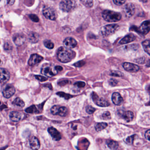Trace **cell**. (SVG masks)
<instances>
[{"label":"cell","mask_w":150,"mask_h":150,"mask_svg":"<svg viewBox=\"0 0 150 150\" xmlns=\"http://www.w3.org/2000/svg\"><path fill=\"white\" fill-rule=\"evenodd\" d=\"M76 53L71 49L61 47L57 53V59L61 63H68L75 58Z\"/></svg>","instance_id":"cell-1"},{"label":"cell","mask_w":150,"mask_h":150,"mask_svg":"<svg viewBox=\"0 0 150 150\" xmlns=\"http://www.w3.org/2000/svg\"><path fill=\"white\" fill-rule=\"evenodd\" d=\"M102 17L104 20L108 22H116L119 21L122 18L120 13L111 10H104L102 13Z\"/></svg>","instance_id":"cell-2"},{"label":"cell","mask_w":150,"mask_h":150,"mask_svg":"<svg viewBox=\"0 0 150 150\" xmlns=\"http://www.w3.org/2000/svg\"><path fill=\"white\" fill-rule=\"evenodd\" d=\"M118 28V25H108L103 26L100 29V34L103 36H109L114 34Z\"/></svg>","instance_id":"cell-3"},{"label":"cell","mask_w":150,"mask_h":150,"mask_svg":"<svg viewBox=\"0 0 150 150\" xmlns=\"http://www.w3.org/2000/svg\"><path fill=\"white\" fill-rule=\"evenodd\" d=\"M59 8L63 12H71L75 8V2L72 0H63L60 3Z\"/></svg>","instance_id":"cell-4"},{"label":"cell","mask_w":150,"mask_h":150,"mask_svg":"<svg viewBox=\"0 0 150 150\" xmlns=\"http://www.w3.org/2000/svg\"><path fill=\"white\" fill-rule=\"evenodd\" d=\"M51 112L53 115H58L62 117L66 116L68 114V109L64 106L54 105L51 109Z\"/></svg>","instance_id":"cell-5"},{"label":"cell","mask_w":150,"mask_h":150,"mask_svg":"<svg viewBox=\"0 0 150 150\" xmlns=\"http://www.w3.org/2000/svg\"><path fill=\"white\" fill-rule=\"evenodd\" d=\"M92 98L97 105L101 107H106L109 106L110 104L104 98H99L96 93L93 92L92 94Z\"/></svg>","instance_id":"cell-6"},{"label":"cell","mask_w":150,"mask_h":150,"mask_svg":"<svg viewBox=\"0 0 150 150\" xmlns=\"http://www.w3.org/2000/svg\"><path fill=\"white\" fill-rule=\"evenodd\" d=\"M43 16L47 19L55 20L57 19V14L56 11L50 7H44L43 10Z\"/></svg>","instance_id":"cell-7"},{"label":"cell","mask_w":150,"mask_h":150,"mask_svg":"<svg viewBox=\"0 0 150 150\" xmlns=\"http://www.w3.org/2000/svg\"><path fill=\"white\" fill-rule=\"evenodd\" d=\"M136 31L142 34L146 35L150 31V21H145L141 24L139 28H136Z\"/></svg>","instance_id":"cell-8"},{"label":"cell","mask_w":150,"mask_h":150,"mask_svg":"<svg viewBox=\"0 0 150 150\" xmlns=\"http://www.w3.org/2000/svg\"><path fill=\"white\" fill-rule=\"evenodd\" d=\"M41 73L48 77H52L55 76L58 73L55 69H53L50 66L42 67L41 69Z\"/></svg>","instance_id":"cell-9"},{"label":"cell","mask_w":150,"mask_h":150,"mask_svg":"<svg viewBox=\"0 0 150 150\" xmlns=\"http://www.w3.org/2000/svg\"><path fill=\"white\" fill-rule=\"evenodd\" d=\"M123 11L126 17L130 18L134 14L135 7L132 3H128L124 6Z\"/></svg>","instance_id":"cell-10"},{"label":"cell","mask_w":150,"mask_h":150,"mask_svg":"<svg viewBox=\"0 0 150 150\" xmlns=\"http://www.w3.org/2000/svg\"><path fill=\"white\" fill-rule=\"evenodd\" d=\"M43 59V57L42 56L36 54H33L30 56L29 59L28 64L30 66H33L41 63Z\"/></svg>","instance_id":"cell-11"},{"label":"cell","mask_w":150,"mask_h":150,"mask_svg":"<svg viewBox=\"0 0 150 150\" xmlns=\"http://www.w3.org/2000/svg\"><path fill=\"white\" fill-rule=\"evenodd\" d=\"M10 79V73L6 69L0 68V83H5Z\"/></svg>","instance_id":"cell-12"},{"label":"cell","mask_w":150,"mask_h":150,"mask_svg":"<svg viewBox=\"0 0 150 150\" xmlns=\"http://www.w3.org/2000/svg\"><path fill=\"white\" fill-rule=\"evenodd\" d=\"M63 44L65 47L69 49L75 48L77 45L76 41L72 37H67L63 41Z\"/></svg>","instance_id":"cell-13"},{"label":"cell","mask_w":150,"mask_h":150,"mask_svg":"<svg viewBox=\"0 0 150 150\" xmlns=\"http://www.w3.org/2000/svg\"><path fill=\"white\" fill-rule=\"evenodd\" d=\"M123 68L127 71L136 72L140 70V67L137 65L129 63H125L122 65Z\"/></svg>","instance_id":"cell-14"},{"label":"cell","mask_w":150,"mask_h":150,"mask_svg":"<svg viewBox=\"0 0 150 150\" xmlns=\"http://www.w3.org/2000/svg\"><path fill=\"white\" fill-rule=\"evenodd\" d=\"M48 132L52 138L55 141H58L62 138V136L60 133L56 129L51 127L48 129Z\"/></svg>","instance_id":"cell-15"},{"label":"cell","mask_w":150,"mask_h":150,"mask_svg":"<svg viewBox=\"0 0 150 150\" xmlns=\"http://www.w3.org/2000/svg\"><path fill=\"white\" fill-rule=\"evenodd\" d=\"M16 92V89L12 86H8L3 91V95L6 98L12 97Z\"/></svg>","instance_id":"cell-16"},{"label":"cell","mask_w":150,"mask_h":150,"mask_svg":"<svg viewBox=\"0 0 150 150\" xmlns=\"http://www.w3.org/2000/svg\"><path fill=\"white\" fill-rule=\"evenodd\" d=\"M111 100L113 103L116 105H120L123 102L122 97L117 92L114 93L112 94Z\"/></svg>","instance_id":"cell-17"},{"label":"cell","mask_w":150,"mask_h":150,"mask_svg":"<svg viewBox=\"0 0 150 150\" xmlns=\"http://www.w3.org/2000/svg\"><path fill=\"white\" fill-rule=\"evenodd\" d=\"M30 147L33 150H39L40 143L39 140L35 137H33L30 140Z\"/></svg>","instance_id":"cell-18"},{"label":"cell","mask_w":150,"mask_h":150,"mask_svg":"<svg viewBox=\"0 0 150 150\" xmlns=\"http://www.w3.org/2000/svg\"><path fill=\"white\" fill-rule=\"evenodd\" d=\"M13 41L17 45L20 46L24 44L25 41V38L22 35L17 34L14 36Z\"/></svg>","instance_id":"cell-19"},{"label":"cell","mask_w":150,"mask_h":150,"mask_svg":"<svg viewBox=\"0 0 150 150\" xmlns=\"http://www.w3.org/2000/svg\"><path fill=\"white\" fill-rule=\"evenodd\" d=\"M136 39V36L133 34H130L127 35L123 37L120 41L119 43L121 44H127L129 43L132 42Z\"/></svg>","instance_id":"cell-20"},{"label":"cell","mask_w":150,"mask_h":150,"mask_svg":"<svg viewBox=\"0 0 150 150\" xmlns=\"http://www.w3.org/2000/svg\"><path fill=\"white\" fill-rule=\"evenodd\" d=\"M9 118L12 121L17 122L21 120L22 116L21 113L18 111H12L10 113Z\"/></svg>","instance_id":"cell-21"},{"label":"cell","mask_w":150,"mask_h":150,"mask_svg":"<svg viewBox=\"0 0 150 150\" xmlns=\"http://www.w3.org/2000/svg\"><path fill=\"white\" fill-rule=\"evenodd\" d=\"M122 117L127 122H130L132 121L133 119L134 114L132 111H128L123 112L122 114Z\"/></svg>","instance_id":"cell-22"},{"label":"cell","mask_w":150,"mask_h":150,"mask_svg":"<svg viewBox=\"0 0 150 150\" xmlns=\"http://www.w3.org/2000/svg\"><path fill=\"white\" fill-rule=\"evenodd\" d=\"M28 38L30 42L32 43H36L39 41V36L36 33L31 32L29 34Z\"/></svg>","instance_id":"cell-23"},{"label":"cell","mask_w":150,"mask_h":150,"mask_svg":"<svg viewBox=\"0 0 150 150\" xmlns=\"http://www.w3.org/2000/svg\"><path fill=\"white\" fill-rule=\"evenodd\" d=\"M108 147L112 150H116L118 147V144L116 141L113 140H108L107 141Z\"/></svg>","instance_id":"cell-24"},{"label":"cell","mask_w":150,"mask_h":150,"mask_svg":"<svg viewBox=\"0 0 150 150\" xmlns=\"http://www.w3.org/2000/svg\"><path fill=\"white\" fill-rule=\"evenodd\" d=\"M142 46L145 52L150 55V40H147L142 43Z\"/></svg>","instance_id":"cell-25"},{"label":"cell","mask_w":150,"mask_h":150,"mask_svg":"<svg viewBox=\"0 0 150 150\" xmlns=\"http://www.w3.org/2000/svg\"><path fill=\"white\" fill-rule=\"evenodd\" d=\"M25 112L28 113H31V114H34V113H40V111L37 109V106L35 105H33L32 106H30L29 108H27L25 110Z\"/></svg>","instance_id":"cell-26"},{"label":"cell","mask_w":150,"mask_h":150,"mask_svg":"<svg viewBox=\"0 0 150 150\" xmlns=\"http://www.w3.org/2000/svg\"><path fill=\"white\" fill-rule=\"evenodd\" d=\"M108 124L105 122H99L96 123L95 125V128L96 131H100L107 127Z\"/></svg>","instance_id":"cell-27"},{"label":"cell","mask_w":150,"mask_h":150,"mask_svg":"<svg viewBox=\"0 0 150 150\" xmlns=\"http://www.w3.org/2000/svg\"><path fill=\"white\" fill-rule=\"evenodd\" d=\"M13 104L16 106L21 108H23L25 106L24 102L19 98H16L13 102Z\"/></svg>","instance_id":"cell-28"},{"label":"cell","mask_w":150,"mask_h":150,"mask_svg":"<svg viewBox=\"0 0 150 150\" xmlns=\"http://www.w3.org/2000/svg\"><path fill=\"white\" fill-rule=\"evenodd\" d=\"M43 44L46 47L49 49H52L54 47V43L50 40H45L43 42Z\"/></svg>","instance_id":"cell-29"},{"label":"cell","mask_w":150,"mask_h":150,"mask_svg":"<svg viewBox=\"0 0 150 150\" xmlns=\"http://www.w3.org/2000/svg\"><path fill=\"white\" fill-rule=\"evenodd\" d=\"M56 94L58 96H59L61 98H64L65 99L69 100L71 98L73 97V96L69 94L65 93L63 92H58L56 93Z\"/></svg>","instance_id":"cell-30"},{"label":"cell","mask_w":150,"mask_h":150,"mask_svg":"<svg viewBox=\"0 0 150 150\" xmlns=\"http://www.w3.org/2000/svg\"><path fill=\"white\" fill-rule=\"evenodd\" d=\"M110 75L111 76H115V77H122L123 76V73L119 71L113 70L111 72Z\"/></svg>","instance_id":"cell-31"},{"label":"cell","mask_w":150,"mask_h":150,"mask_svg":"<svg viewBox=\"0 0 150 150\" xmlns=\"http://www.w3.org/2000/svg\"><path fill=\"white\" fill-rule=\"evenodd\" d=\"M86 112L89 114H92L94 113L96 111V109L93 107L91 105H88L86 107Z\"/></svg>","instance_id":"cell-32"},{"label":"cell","mask_w":150,"mask_h":150,"mask_svg":"<svg viewBox=\"0 0 150 150\" xmlns=\"http://www.w3.org/2000/svg\"><path fill=\"white\" fill-rule=\"evenodd\" d=\"M102 118L103 119H105V120L110 119L111 118L110 113L108 111H105L102 114Z\"/></svg>","instance_id":"cell-33"},{"label":"cell","mask_w":150,"mask_h":150,"mask_svg":"<svg viewBox=\"0 0 150 150\" xmlns=\"http://www.w3.org/2000/svg\"><path fill=\"white\" fill-rule=\"evenodd\" d=\"M35 77L36 80H38L41 82H44L47 81L48 80L46 77H44V76H40V75H36L35 76Z\"/></svg>","instance_id":"cell-34"},{"label":"cell","mask_w":150,"mask_h":150,"mask_svg":"<svg viewBox=\"0 0 150 150\" xmlns=\"http://www.w3.org/2000/svg\"><path fill=\"white\" fill-rule=\"evenodd\" d=\"M74 85L79 88L84 87L86 86V83L84 82L79 81L75 83Z\"/></svg>","instance_id":"cell-35"},{"label":"cell","mask_w":150,"mask_h":150,"mask_svg":"<svg viewBox=\"0 0 150 150\" xmlns=\"http://www.w3.org/2000/svg\"><path fill=\"white\" fill-rule=\"evenodd\" d=\"M86 63L84 61H80L77 62V63H75L73 64L74 66L76 67H81L82 66H83Z\"/></svg>","instance_id":"cell-36"},{"label":"cell","mask_w":150,"mask_h":150,"mask_svg":"<svg viewBox=\"0 0 150 150\" xmlns=\"http://www.w3.org/2000/svg\"><path fill=\"white\" fill-rule=\"evenodd\" d=\"M118 81L117 80H115L114 79H110L109 81V85L112 87L116 86L117 84H118Z\"/></svg>","instance_id":"cell-37"},{"label":"cell","mask_w":150,"mask_h":150,"mask_svg":"<svg viewBox=\"0 0 150 150\" xmlns=\"http://www.w3.org/2000/svg\"><path fill=\"white\" fill-rule=\"evenodd\" d=\"M30 19L32 20V21H34V22H39V19L38 18V17L35 15V14H30Z\"/></svg>","instance_id":"cell-38"},{"label":"cell","mask_w":150,"mask_h":150,"mask_svg":"<svg viewBox=\"0 0 150 150\" xmlns=\"http://www.w3.org/2000/svg\"><path fill=\"white\" fill-rule=\"evenodd\" d=\"M135 136V135L128 137L126 139V141H127V143L130 144H133L134 139Z\"/></svg>","instance_id":"cell-39"},{"label":"cell","mask_w":150,"mask_h":150,"mask_svg":"<svg viewBox=\"0 0 150 150\" xmlns=\"http://www.w3.org/2000/svg\"><path fill=\"white\" fill-rule=\"evenodd\" d=\"M126 0H113V2L117 6H121L126 2Z\"/></svg>","instance_id":"cell-40"},{"label":"cell","mask_w":150,"mask_h":150,"mask_svg":"<svg viewBox=\"0 0 150 150\" xmlns=\"http://www.w3.org/2000/svg\"><path fill=\"white\" fill-rule=\"evenodd\" d=\"M145 61V58L144 57H142V58H139L137 59H136V61L135 62H137L138 63L142 64L144 63Z\"/></svg>","instance_id":"cell-41"},{"label":"cell","mask_w":150,"mask_h":150,"mask_svg":"<svg viewBox=\"0 0 150 150\" xmlns=\"http://www.w3.org/2000/svg\"><path fill=\"white\" fill-rule=\"evenodd\" d=\"M69 81L68 80H64V81H62L59 82L58 83V85L60 86H64L66 85V84L69 83Z\"/></svg>","instance_id":"cell-42"},{"label":"cell","mask_w":150,"mask_h":150,"mask_svg":"<svg viewBox=\"0 0 150 150\" xmlns=\"http://www.w3.org/2000/svg\"><path fill=\"white\" fill-rule=\"evenodd\" d=\"M12 47V45H11V44H10V43H5V45H4V48H5V50H10Z\"/></svg>","instance_id":"cell-43"},{"label":"cell","mask_w":150,"mask_h":150,"mask_svg":"<svg viewBox=\"0 0 150 150\" xmlns=\"http://www.w3.org/2000/svg\"><path fill=\"white\" fill-rule=\"evenodd\" d=\"M145 137L147 140L150 141V129L147 130L145 133Z\"/></svg>","instance_id":"cell-44"},{"label":"cell","mask_w":150,"mask_h":150,"mask_svg":"<svg viewBox=\"0 0 150 150\" xmlns=\"http://www.w3.org/2000/svg\"><path fill=\"white\" fill-rule=\"evenodd\" d=\"M54 69L57 72H61L63 70V68L61 66H56L54 67Z\"/></svg>","instance_id":"cell-45"},{"label":"cell","mask_w":150,"mask_h":150,"mask_svg":"<svg viewBox=\"0 0 150 150\" xmlns=\"http://www.w3.org/2000/svg\"><path fill=\"white\" fill-rule=\"evenodd\" d=\"M7 4L9 6H12L14 4L15 2V0H7Z\"/></svg>","instance_id":"cell-46"},{"label":"cell","mask_w":150,"mask_h":150,"mask_svg":"<svg viewBox=\"0 0 150 150\" xmlns=\"http://www.w3.org/2000/svg\"><path fill=\"white\" fill-rule=\"evenodd\" d=\"M146 66H147V67H150V60H149V61L147 62Z\"/></svg>","instance_id":"cell-47"},{"label":"cell","mask_w":150,"mask_h":150,"mask_svg":"<svg viewBox=\"0 0 150 150\" xmlns=\"http://www.w3.org/2000/svg\"><path fill=\"white\" fill-rule=\"evenodd\" d=\"M1 120H2V118H1V115H0V122L1 121Z\"/></svg>","instance_id":"cell-48"},{"label":"cell","mask_w":150,"mask_h":150,"mask_svg":"<svg viewBox=\"0 0 150 150\" xmlns=\"http://www.w3.org/2000/svg\"><path fill=\"white\" fill-rule=\"evenodd\" d=\"M1 137L0 136V143H1Z\"/></svg>","instance_id":"cell-49"},{"label":"cell","mask_w":150,"mask_h":150,"mask_svg":"<svg viewBox=\"0 0 150 150\" xmlns=\"http://www.w3.org/2000/svg\"><path fill=\"white\" fill-rule=\"evenodd\" d=\"M149 89H150V87H149Z\"/></svg>","instance_id":"cell-50"},{"label":"cell","mask_w":150,"mask_h":150,"mask_svg":"<svg viewBox=\"0 0 150 150\" xmlns=\"http://www.w3.org/2000/svg\"><path fill=\"white\" fill-rule=\"evenodd\" d=\"M1 101H0V104H1Z\"/></svg>","instance_id":"cell-51"},{"label":"cell","mask_w":150,"mask_h":150,"mask_svg":"<svg viewBox=\"0 0 150 150\" xmlns=\"http://www.w3.org/2000/svg\"><path fill=\"white\" fill-rule=\"evenodd\" d=\"M149 104H150V102H149Z\"/></svg>","instance_id":"cell-52"},{"label":"cell","mask_w":150,"mask_h":150,"mask_svg":"<svg viewBox=\"0 0 150 150\" xmlns=\"http://www.w3.org/2000/svg\"><path fill=\"white\" fill-rule=\"evenodd\" d=\"M1 1V0H0V1Z\"/></svg>","instance_id":"cell-53"},{"label":"cell","mask_w":150,"mask_h":150,"mask_svg":"<svg viewBox=\"0 0 150 150\" xmlns=\"http://www.w3.org/2000/svg\"><path fill=\"white\" fill-rule=\"evenodd\" d=\"M54 1H55V0H54Z\"/></svg>","instance_id":"cell-54"}]
</instances>
